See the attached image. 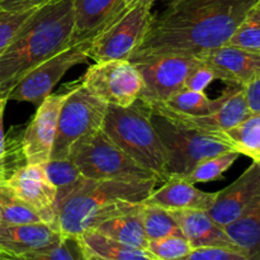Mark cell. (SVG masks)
I'll return each instance as SVG.
<instances>
[{"label": "cell", "mask_w": 260, "mask_h": 260, "mask_svg": "<svg viewBox=\"0 0 260 260\" xmlns=\"http://www.w3.org/2000/svg\"><path fill=\"white\" fill-rule=\"evenodd\" d=\"M258 0H172L152 17L131 62L157 56H197L226 45Z\"/></svg>", "instance_id": "1"}, {"label": "cell", "mask_w": 260, "mask_h": 260, "mask_svg": "<svg viewBox=\"0 0 260 260\" xmlns=\"http://www.w3.org/2000/svg\"><path fill=\"white\" fill-rule=\"evenodd\" d=\"M157 180L118 182L84 177L68 192L56 194V230L62 236H80L104 221L141 207Z\"/></svg>", "instance_id": "2"}, {"label": "cell", "mask_w": 260, "mask_h": 260, "mask_svg": "<svg viewBox=\"0 0 260 260\" xmlns=\"http://www.w3.org/2000/svg\"><path fill=\"white\" fill-rule=\"evenodd\" d=\"M74 0H51L37 8L0 55V90L8 94L32 69L70 46Z\"/></svg>", "instance_id": "3"}, {"label": "cell", "mask_w": 260, "mask_h": 260, "mask_svg": "<svg viewBox=\"0 0 260 260\" xmlns=\"http://www.w3.org/2000/svg\"><path fill=\"white\" fill-rule=\"evenodd\" d=\"M102 131L126 154L167 182L168 154L151 119L150 109L140 101L129 107H107Z\"/></svg>", "instance_id": "4"}, {"label": "cell", "mask_w": 260, "mask_h": 260, "mask_svg": "<svg viewBox=\"0 0 260 260\" xmlns=\"http://www.w3.org/2000/svg\"><path fill=\"white\" fill-rule=\"evenodd\" d=\"M68 159L73 160L83 177L95 180L146 182L156 174L135 161L101 129L76 142Z\"/></svg>", "instance_id": "5"}, {"label": "cell", "mask_w": 260, "mask_h": 260, "mask_svg": "<svg viewBox=\"0 0 260 260\" xmlns=\"http://www.w3.org/2000/svg\"><path fill=\"white\" fill-rule=\"evenodd\" d=\"M150 119L167 150L168 179L170 177H185L198 162L207 157L234 151L230 145L216 134L190 128L152 109H150Z\"/></svg>", "instance_id": "6"}, {"label": "cell", "mask_w": 260, "mask_h": 260, "mask_svg": "<svg viewBox=\"0 0 260 260\" xmlns=\"http://www.w3.org/2000/svg\"><path fill=\"white\" fill-rule=\"evenodd\" d=\"M152 4L137 0L118 10L90 40L88 57L94 62L128 60L149 29Z\"/></svg>", "instance_id": "7"}, {"label": "cell", "mask_w": 260, "mask_h": 260, "mask_svg": "<svg viewBox=\"0 0 260 260\" xmlns=\"http://www.w3.org/2000/svg\"><path fill=\"white\" fill-rule=\"evenodd\" d=\"M68 86L58 114L57 131L50 160L68 159L76 142L101 129L108 107L89 93L80 80Z\"/></svg>", "instance_id": "8"}, {"label": "cell", "mask_w": 260, "mask_h": 260, "mask_svg": "<svg viewBox=\"0 0 260 260\" xmlns=\"http://www.w3.org/2000/svg\"><path fill=\"white\" fill-rule=\"evenodd\" d=\"M84 88L108 106L129 107L142 90V78L129 60L94 62L80 79Z\"/></svg>", "instance_id": "9"}, {"label": "cell", "mask_w": 260, "mask_h": 260, "mask_svg": "<svg viewBox=\"0 0 260 260\" xmlns=\"http://www.w3.org/2000/svg\"><path fill=\"white\" fill-rule=\"evenodd\" d=\"M90 41L66 46L42 63L25 74L12 89L8 99L15 102H27L38 106L50 95L58 81L71 68L89 60L88 48Z\"/></svg>", "instance_id": "10"}, {"label": "cell", "mask_w": 260, "mask_h": 260, "mask_svg": "<svg viewBox=\"0 0 260 260\" xmlns=\"http://www.w3.org/2000/svg\"><path fill=\"white\" fill-rule=\"evenodd\" d=\"M192 56H157L134 61L142 78V90L139 99L147 107L167 102L170 96L184 89L188 74L198 63Z\"/></svg>", "instance_id": "11"}, {"label": "cell", "mask_w": 260, "mask_h": 260, "mask_svg": "<svg viewBox=\"0 0 260 260\" xmlns=\"http://www.w3.org/2000/svg\"><path fill=\"white\" fill-rule=\"evenodd\" d=\"M66 94H52L46 96L37 106L32 121L20 136V149L25 164L41 165L51 159L58 114Z\"/></svg>", "instance_id": "12"}, {"label": "cell", "mask_w": 260, "mask_h": 260, "mask_svg": "<svg viewBox=\"0 0 260 260\" xmlns=\"http://www.w3.org/2000/svg\"><path fill=\"white\" fill-rule=\"evenodd\" d=\"M260 207V162L253 164L229 187L217 192L207 211L216 223L225 228Z\"/></svg>", "instance_id": "13"}, {"label": "cell", "mask_w": 260, "mask_h": 260, "mask_svg": "<svg viewBox=\"0 0 260 260\" xmlns=\"http://www.w3.org/2000/svg\"><path fill=\"white\" fill-rule=\"evenodd\" d=\"M221 96L222 102L217 111L207 116H184L169 111L161 106H150L149 108L190 128L215 134L233 128L236 124L245 121L251 114L246 102L245 89L243 86L228 85V89L223 90Z\"/></svg>", "instance_id": "14"}, {"label": "cell", "mask_w": 260, "mask_h": 260, "mask_svg": "<svg viewBox=\"0 0 260 260\" xmlns=\"http://www.w3.org/2000/svg\"><path fill=\"white\" fill-rule=\"evenodd\" d=\"M13 194L38 213L42 221L56 230V188L48 182L41 165L24 164L5 183Z\"/></svg>", "instance_id": "15"}, {"label": "cell", "mask_w": 260, "mask_h": 260, "mask_svg": "<svg viewBox=\"0 0 260 260\" xmlns=\"http://www.w3.org/2000/svg\"><path fill=\"white\" fill-rule=\"evenodd\" d=\"M212 69L216 80L228 85L246 86L260 78V52L223 45L197 56Z\"/></svg>", "instance_id": "16"}, {"label": "cell", "mask_w": 260, "mask_h": 260, "mask_svg": "<svg viewBox=\"0 0 260 260\" xmlns=\"http://www.w3.org/2000/svg\"><path fill=\"white\" fill-rule=\"evenodd\" d=\"M62 238L57 230L47 223H0V254L27 256L52 248L60 243Z\"/></svg>", "instance_id": "17"}, {"label": "cell", "mask_w": 260, "mask_h": 260, "mask_svg": "<svg viewBox=\"0 0 260 260\" xmlns=\"http://www.w3.org/2000/svg\"><path fill=\"white\" fill-rule=\"evenodd\" d=\"M217 192H203L182 177H170L160 188H155L144 203L160 206L169 211H208Z\"/></svg>", "instance_id": "18"}, {"label": "cell", "mask_w": 260, "mask_h": 260, "mask_svg": "<svg viewBox=\"0 0 260 260\" xmlns=\"http://www.w3.org/2000/svg\"><path fill=\"white\" fill-rule=\"evenodd\" d=\"M172 213L192 249L225 248L240 251L225 229L216 223L207 211H172Z\"/></svg>", "instance_id": "19"}, {"label": "cell", "mask_w": 260, "mask_h": 260, "mask_svg": "<svg viewBox=\"0 0 260 260\" xmlns=\"http://www.w3.org/2000/svg\"><path fill=\"white\" fill-rule=\"evenodd\" d=\"M119 0H74L75 25L70 45L90 41L111 19Z\"/></svg>", "instance_id": "20"}, {"label": "cell", "mask_w": 260, "mask_h": 260, "mask_svg": "<svg viewBox=\"0 0 260 260\" xmlns=\"http://www.w3.org/2000/svg\"><path fill=\"white\" fill-rule=\"evenodd\" d=\"M142 206L131 212L104 221L94 230L119 243L146 250L149 240L145 234Z\"/></svg>", "instance_id": "21"}, {"label": "cell", "mask_w": 260, "mask_h": 260, "mask_svg": "<svg viewBox=\"0 0 260 260\" xmlns=\"http://www.w3.org/2000/svg\"><path fill=\"white\" fill-rule=\"evenodd\" d=\"M78 238L85 255L103 260H155L147 250L119 243L95 230L85 231Z\"/></svg>", "instance_id": "22"}, {"label": "cell", "mask_w": 260, "mask_h": 260, "mask_svg": "<svg viewBox=\"0 0 260 260\" xmlns=\"http://www.w3.org/2000/svg\"><path fill=\"white\" fill-rule=\"evenodd\" d=\"M215 134L225 140L234 151L260 162V113L250 114L233 128Z\"/></svg>", "instance_id": "23"}, {"label": "cell", "mask_w": 260, "mask_h": 260, "mask_svg": "<svg viewBox=\"0 0 260 260\" xmlns=\"http://www.w3.org/2000/svg\"><path fill=\"white\" fill-rule=\"evenodd\" d=\"M223 229L246 259L260 260V207Z\"/></svg>", "instance_id": "24"}, {"label": "cell", "mask_w": 260, "mask_h": 260, "mask_svg": "<svg viewBox=\"0 0 260 260\" xmlns=\"http://www.w3.org/2000/svg\"><path fill=\"white\" fill-rule=\"evenodd\" d=\"M222 102V96L216 99L208 98L205 91L182 89L174 95L170 96L167 102L154 106H161L175 113L184 116H207L215 113Z\"/></svg>", "instance_id": "25"}, {"label": "cell", "mask_w": 260, "mask_h": 260, "mask_svg": "<svg viewBox=\"0 0 260 260\" xmlns=\"http://www.w3.org/2000/svg\"><path fill=\"white\" fill-rule=\"evenodd\" d=\"M142 215H144L145 234L149 241L167 238L170 235H183L172 211L160 206L144 203Z\"/></svg>", "instance_id": "26"}, {"label": "cell", "mask_w": 260, "mask_h": 260, "mask_svg": "<svg viewBox=\"0 0 260 260\" xmlns=\"http://www.w3.org/2000/svg\"><path fill=\"white\" fill-rule=\"evenodd\" d=\"M0 223L5 225H27L45 223L29 206L18 200L7 185H0Z\"/></svg>", "instance_id": "27"}, {"label": "cell", "mask_w": 260, "mask_h": 260, "mask_svg": "<svg viewBox=\"0 0 260 260\" xmlns=\"http://www.w3.org/2000/svg\"><path fill=\"white\" fill-rule=\"evenodd\" d=\"M8 94L0 90V185H4L10 175L20 168L18 164V151L20 149V139H9L4 134V111L8 103Z\"/></svg>", "instance_id": "28"}, {"label": "cell", "mask_w": 260, "mask_h": 260, "mask_svg": "<svg viewBox=\"0 0 260 260\" xmlns=\"http://www.w3.org/2000/svg\"><path fill=\"white\" fill-rule=\"evenodd\" d=\"M240 154L236 151H226L222 154H218L216 156L207 157L202 160L194 167V169L187 174L184 178L192 184L197 183H208L213 180L221 179L223 177V173L228 172L231 165L238 160Z\"/></svg>", "instance_id": "29"}, {"label": "cell", "mask_w": 260, "mask_h": 260, "mask_svg": "<svg viewBox=\"0 0 260 260\" xmlns=\"http://www.w3.org/2000/svg\"><path fill=\"white\" fill-rule=\"evenodd\" d=\"M41 167L48 182L56 188L57 193L68 192L84 178L79 168L70 159L48 160L47 162L41 164Z\"/></svg>", "instance_id": "30"}, {"label": "cell", "mask_w": 260, "mask_h": 260, "mask_svg": "<svg viewBox=\"0 0 260 260\" xmlns=\"http://www.w3.org/2000/svg\"><path fill=\"white\" fill-rule=\"evenodd\" d=\"M226 45L260 52V3L256 2Z\"/></svg>", "instance_id": "31"}, {"label": "cell", "mask_w": 260, "mask_h": 260, "mask_svg": "<svg viewBox=\"0 0 260 260\" xmlns=\"http://www.w3.org/2000/svg\"><path fill=\"white\" fill-rule=\"evenodd\" d=\"M146 250L155 260H178L189 254L192 246L183 235H170L150 240Z\"/></svg>", "instance_id": "32"}, {"label": "cell", "mask_w": 260, "mask_h": 260, "mask_svg": "<svg viewBox=\"0 0 260 260\" xmlns=\"http://www.w3.org/2000/svg\"><path fill=\"white\" fill-rule=\"evenodd\" d=\"M23 258L25 260H86V255L79 238L63 236L60 243L52 248Z\"/></svg>", "instance_id": "33"}, {"label": "cell", "mask_w": 260, "mask_h": 260, "mask_svg": "<svg viewBox=\"0 0 260 260\" xmlns=\"http://www.w3.org/2000/svg\"><path fill=\"white\" fill-rule=\"evenodd\" d=\"M36 9L24 12H12L0 9V55L13 42L24 23L29 19Z\"/></svg>", "instance_id": "34"}, {"label": "cell", "mask_w": 260, "mask_h": 260, "mask_svg": "<svg viewBox=\"0 0 260 260\" xmlns=\"http://www.w3.org/2000/svg\"><path fill=\"white\" fill-rule=\"evenodd\" d=\"M178 260H248L243 253L225 248H197Z\"/></svg>", "instance_id": "35"}, {"label": "cell", "mask_w": 260, "mask_h": 260, "mask_svg": "<svg viewBox=\"0 0 260 260\" xmlns=\"http://www.w3.org/2000/svg\"><path fill=\"white\" fill-rule=\"evenodd\" d=\"M215 80L216 78L212 69L200 60L197 65L192 69V71L188 74L184 88L189 90L205 91V89H207V86Z\"/></svg>", "instance_id": "36"}, {"label": "cell", "mask_w": 260, "mask_h": 260, "mask_svg": "<svg viewBox=\"0 0 260 260\" xmlns=\"http://www.w3.org/2000/svg\"><path fill=\"white\" fill-rule=\"evenodd\" d=\"M50 2L51 0H0V9L24 12V10L37 9Z\"/></svg>", "instance_id": "37"}, {"label": "cell", "mask_w": 260, "mask_h": 260, "mask_svg": "<svg viewBox=\"0 0 260 260\" xmlns=\"http://www.w3.org/2000/svg\"><path fill=\"white\" fill-rule=\"evenodd\" d=\"M244 89L251 114L260 113V78L244 86Z\"/></svg>", "instance_id": "38"}, {"label": "cell", "mask_w": 260, "mask_h": 260, "mask_svg": "<svg viewBox=\"0 0 260 260\" xmlns=\"http://www.w3.org/2000/svg\"><path fill=\"white\" fill-rule=\"evenodd\" d=\"M135 2H137V0H119V4H118V8H117V10H116V13L118 12V10H121V9H123L124 7H128L129 4H132V3H135ZM146 2H150V3H154L155 0H146ZM116 13H114V14H116Z\"/></svg>", "instance_id": "39"}, {"label": "cell", "mask_w": 260, "mask_h": 260, "mask_svg": "<svg viewBox=\"0 0 260 260\" xmlns=\"http://www.w3.org/2000/svg\"><path fill=\"white\" fill-rule=\"evenodd\" d=\"M0 260H25L23 256H10L5 254H0Z\"/></svg>", "instance_id": "40"}, {"label": "cell", "mask_w": 260, "mask_h": 260, "mask_svg": "<svg viewBox=\"0 0 260 260\" xmlns=\"http://www.w3.org/2000/svg\"><path fill=\"white\" fill-rule=\"evenodd\" d=\"M86 260H103V259L96 258V256H89V255H86Z\"/></svg>", "instance_id": "41"}, {"label": "cell", "mask_w": 260, "mask_h": 260, "mask_svg": "<svg viewBox=\"0 0 260 260\" xmlns=\"http://www.w3.org/2000/svg\"><path fill=\"white\" fill-rule=\"evenodd\" d=\"M258 2H259V3H260V0H258Z\"/></svg>", "instance_id": "42"}]
</instances>
